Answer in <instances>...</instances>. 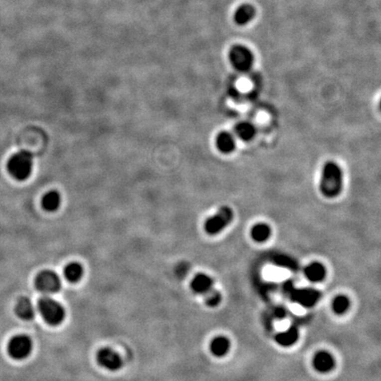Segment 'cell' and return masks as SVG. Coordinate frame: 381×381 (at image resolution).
<instances>
[{
	"label": "cell",
	"mask_w": 381,
	"mask_h": 381,
	"mask_svg": "<svg viewBox=\"0 0 381 381\" xmlns=\"http://www.w3.org/2000/svg\"><path fill=\"white\" fill-rule=\"evenodd\" d=\"M322 194L328 198H335L343 189V172L335 162L325 164L320 185Z\"/></svg>",
	"instance_id": "6da1fadb"
},
{
	"label": "cell",
	"mask_w": 381,
	"mask_h": 381,
	"mask_svg": "<svg viewBox=\"0 0 381 381\" xmlns=\"http://www.w3.org/2000/svg\"><path fill=\"white\" fill-rule=\"evenodd\" d=\"M33 162L34 157L30 152L20 151L16 153L8 161V172L16 180L21 181L27 180L32 172Z\"/></svg>",
	"instance_id": "7a4b0ae2"
},
{
	"label": "cell",
	"mask_w": 381,
	"mask_h": 381,
	"mask_svg": "<svg viewBox=\"0 0 381 381\" xmlns=\"http://www.w3.org/2000/svg\"><path fill=\"white\" fill-rule=\"evenodd\" d=\"M38 310L46 323L52 327L59 326L65 320V308L60 303L48 296L39 300Z\"/></svg>",
	"instance_id": "3957f363"
},
{
	"label": "cell",
	"mask_w": 381,
	"mask_h": 381,
	"mask_svg": "<svg viewBox=\"0 0 381 381\" xmlns=\"http://www.w3.org/2000/svg\"><path fill=\"white\" fill-rule=\"evenodd\" d=\"M8 354L15 360H24L30 356L33 351V342L27 336H13L7 346Z\"/></svg>",
	"instance_id": "277c9868"
},
{
	"label": "cell",
	"mask_w": 381,
	"mask_h": 381,
	"mask_svg": "<svg viewBox=\"0 0 381 381\" xmlns=\"http://www.w3.org/2000/svg\"><path fill=\"white\" fill-rule=\"evenodd\" d=\"M229 60L233 67L239 72H248L252 68L254 57L252 51L243 45H235L229 51Z\"/></svg>",
	"instance_id": "5b68a950"
},
{
	"label": "cell",
	"mask_w": 381,
	"mask_h": 381,
	"mask_svg": "<svg viewBox=\"0 0 381 381\" xmlns=\"http://www.w3.org/2000/svg\"><path fill=\"white\" fill-rule=\"evenodd\" d=\"M34 285L40 292L46 295H51L60 290L61 280L53 271H42L35 277Z\"/></svg>",
	"instance_id": "8992f818"
},
{
	"label": "cell",
	"mask_w": 381,
	"mask_h": 381,
	"mask_svg": "<svg viewBox=\"0 0 381 381\" xmlns=\"http://www.w3.org/2000/svg\"><path fill=\"white\" fill-rule=\"evenodd\" d=\"M233 212L228 206H222L216 214L208 218L205 223V229L210 235H216L221 232L232 221Z\"/></svg>",
	"instance_id": "52a82bcc"
},
{
	"label": "cell",
	"mask_w": 381,
	"mask_h": 381,
	"mask_svg": "<svg viewBox=\"0 0 381 381\" xmlns=\"http://www.w3.org/2000/svg\"><path fill=\"white\" fill-rule=\"evenodd\" d=\"M96 360L100 366L108 371L116 372L122 368L121 357L110 348L101 349L96 355Z\"/></svg>",
	"instance_id": "ba28073f"
},
{
	"label": "cell",
	"mask_w": 381,
	"mask_h": 381,
	"mask_svg": "<svg viewBox=\"0 0 381 381\" xmlns=\"http://www.w3.org/2000/svg\"><path fill=\"white\" fill-rule=\"evenodd\" d=\"M15 313L21 320H31L35 315V309L29 298L21 297L16 304Z\"/></svg>",
	"instance_id": "9c48e42d"
},
{
	"label": "cell",
	"mask_w": 381,
	"mask_h": 381,
	"mask_svg": "<svg viewBox=\"0 0 381 381\" xmlns=\"http://www.w3.org/2000/svg\"><path fill=\"white\" fill-rule=\"evenodd\" d=\"M313 365L315 369L320 373H328L334 368L335 360L327 351H320L313 359Z\"/></svg>",
	"instance_id": "30bf717a"
},
{
	"label": "cell",
	"mask_w": 381,
	"mask_h": 381,
	"mask_svg": "<svg viewBox=\"0 0 381 381\" xmlns=\"http://www.w3.org/2000/svg\"><path fill=\"white\" fill-rule=\"evenodd\" d=\"M216 147L221 153L229 154L233 152L236 148V141L232 134L227 132H221L216 137Z\"/></svg>",
	"instance_id": "8fae6325"
},
{
	"label": "cell",
	"mask_w": 381,
	"mask_h": 381,
	"mask_svg": "<svg viewBox=\"0 0 381 381\" xmlns=\"http://www.w3.org/2000/svg\"><path fill=\"white\" fill-rule=\"evenodd\" d=\"M190 286L194 292L204 295L213 288V281L206 275L198 274L195 275Z\"/></svg>",
	"instance_id": "7c38bea8"
},
{
	"label": "cell",
	"mask_w": 381,
	"mask_h": 381,
	"mask_svg": "<svg viewBox=\"0 0 381 381\" xmlns=\"http://www.w3.org/2000/svg\"><path fill=\"white\" fill-rule=\"evenodd\" d=\"M255 16V9L250 4H243L239 6L235 13V21L236 24L244 26L252 21Z\"/></svg>",
	"instance_id": "4fadbf2b"
},
{
	"label": "cell",
	"mask_w": 381,
	"mask_h": 381,
	"mask_svg": "<svg viewBox=\"0 0 381 381\" xmlns=\"http://www.w3.org/2000/svg\"><path fill=\"white\" fill-rule=\"evenodd\" d=\"M83 273H84L83 267L80 264L76 263V262L68 264L65 267V272H64L65 279L72 283H76L79 282L80 279L82 278Z\"/></svg>",
	"instance_id": "5bb4252c"
},
{
	"label": "cell",
	"mask_w": 381,
	"mask_h": 381,
	"mask_svg": "<svg viewBox=\"0 0 381 381\" xmlns=\"http://www.w3.org/2000/svg\"><path fill=\"white\" fill-rule=\"evenodd\" d=\"M237 137L242 141H249L254 138L256 134V127L252 123H239L235 128Z\"/></svg>",
	"instance_id": "9a60e30c"
},
{
	"label": "cell",
	"mask_w": 381,
	"mask_h": 381,
	"mask_svg": "<svg viewBox=\"0 0 381 381\" xmlns=\"http://www.w3.org/2000/svg\"><path fill=\"white\" fill-rule=\"evenodd\" d=\"M61 197L56 190H51L46 193L42 198V204L44 209L47 211H55L60 206Z\"/></svg>",
	"instance_id": "2e32d148"
},
{
	"label": "cell",
	"mask_w": 381,
	"mask_h": 381,
	"mask_svg": "<svg viewBox=\"0 0 381 381\" xmlns=\"http://www.w3.org/2000/svg\"><path fill=\"white\" fill-rule=\"evenodd\" d=\"M305 275L312 282H320L325 278L326 269L321 264H311L305 269Z\"/></svg>",
	"instance_id": "e0dca14e"
},
{
	"label": "cell",
	"mask_w": 381,
	"mask_h": 381,
	"mask_svg": "<svg viewBox=\"0 0 381 381\" xmlns=\"http://www.w3.org/2000/svg\"><path fill=\"white\" fill-rule=\"evenodd\" d=\"M229 349V340L223 336H219L212 341L210 344V350L214 356L221 357L226 354Z\"/></svg>",
	"instance_id": "ac0fdd59"
},
{
	"label": "cell",
	"mask_w": 381,
	"mask_h": 381,
	"mask_svg": "<svg viewBox=\"0 0 381 381\" xmlns=\"http://www.w3.org/2000/svg\"><path fill=\"white\" fill-rule=\"evenodd\" d=\"M251 235L256 242H264L270 236V227L266 223H258L252 227Z\"/></svg>",
	"instance_id": "d6986e66"
},
{
	"label": "cell",
	"mask_w": 381,
	"mask_h": 381,
	"mask_svg": "<svg viewBox=\"0 0 381 381\" xmlns=\"http://www.w3.org/2000/svg\"><path fill=\"white\" fill-rule=\"evenodd\" d=\"M298 338V332L295 328L288 329L284 333H281L276 336V342L284 347H288L296 343Z\"/></svg>",
	"instance_id": "ffe728a7"
},
{
	"label": "cell",
	"mask_w": 381,
	"mask_h": 381,
	"mask_svg": "<svg viewBox=\"0 0 381 381\" xmlns=\"http://www.w3.org/2000/svg\"><path fill=\"white\" fill-rule=\"evenodd\" d=\"M350 306V301L345 296H338L333 303V309L338 314L345 313Z\"/></svg>",
	"instance_id": "44dd1931"
},
{
	"label": "cell",
	"mask_w": 381,
	"mask_h": 381,
	"mask_svg": "<svg viewBox=\"0 0 381 381\" xmlns=\"http://www.w3.org/2000/svg\"><path fill=\"white\" fill-rule=\"evenodd\" d=\"M203 296H204V299H205L206 305H208L210 307L216 306L221 301V294L218 290L213 289V288L208 290Z\"/></svg>",
	"instance_id": "7402d4cb"
},
{
	"label": "cell",
	"mask_w": 381,
	"mask_h": 381,
	"mask_svg": "<svg viewBox=\"0 0 381 381\" xmlns=\"http://www.w3.org/2000/svg\"><path fill=\"white\" fill-rule=\"evenodd\" d=\"M190 270V266L187 262L180 263L176 267V275L180 278H185Z\"/></svg>",
	"instance_id": "603a6c76"
}]
</instances>
